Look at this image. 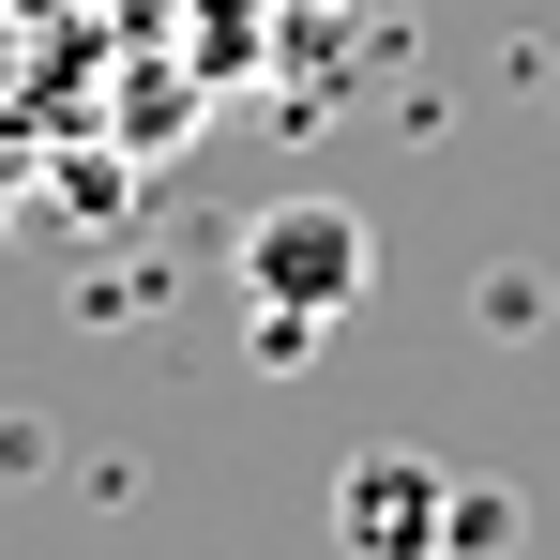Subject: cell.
<instances>
[{
	"label": "cell",
	"instance_id": "1",
	"mask_svg": "<svg viewBox=\"0 0 560 560\" xmlns=\"http://www.w3.org/2000/svg\"><path fill=\"white\" fill-rule=\"evenodd\" d=\"M485 530H500V515L455 500V469L409 455V440H378V455L334 469V546L349 560H455V546H485Z\"/></svg>",
	"mask_w": 560,
	"mask_h": 560
},
{
	"label": "cell",
	"instance_id": "2",
	"mask_svg": "<svg viewBox=\"0 0 560 560\" xmlns=\"http://www.w3.org/2000/svg\"><path fill=\"white\" fill-rule=\"evenodd\" d=\"M378 273V228L349 197H273L258 228H243V288L273 303V318H349Z\"/></svg>",
	"mask_w": 560,
	"mask_h": 560
}]
</instances>
